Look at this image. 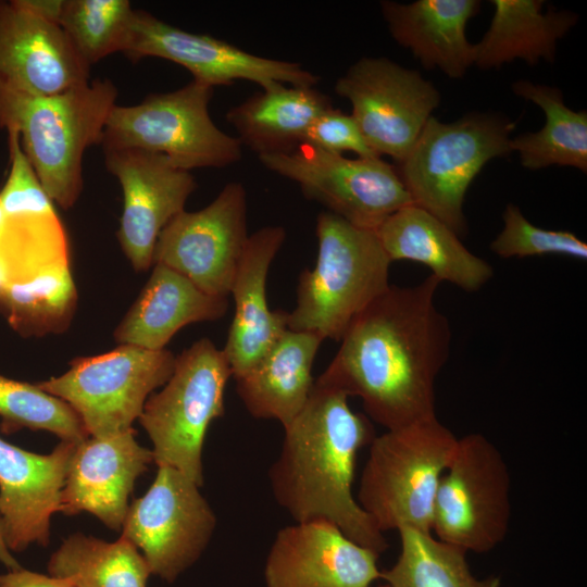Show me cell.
I'll use <instances>...</instances> for the list:
<instances>
[{"instance_id":"3957f363","label":"cell","mask_w":587,"mask_h":587,"mask_svg":"<svg viewBox=\"0 0 587 587\" xmlns=\"http://www.w3.org/2000/svg\"><path fill=\"white\" fill-rule=\"evenodd\" d=\"M117 89L93 79L52 95H35L0 85V128L15 132L41 186L62 209L83 190L85 151L100 145Z\"/></svg>"},{"instance_id":"f35d334b","label":"cell","mask_w":587,"mask_h":587,"mask_svg":"<svg viewBox=\"0 0 587 587\" xmlns=\"http://www.w3.org/2000/svg\"><path fill=\"white\" fill-rule=\"evenodd\" d=\"M0 563L3 564L8 571L18 570L22 566L13 557L12 552L9 550L2 533L1 520H0Z\"/></svg>"},{"instance_id":"1f68e13d","label":"cell","mask_w":587,"mask_h":587,"mask_svg":"<svg viewBox=\"0 0 587 587\" xmlns=\"http://www.w3.org/2000/svg\"><path fill=\"white\" fill-rule=\"evenodd\" d=\"M401 549L395 564L382 572L389 587H500L498 576L476 577L464 550L438 540L432 533L398 530Z\"/></svg>"},{"instance_id":"52a82bcc","label":"cell","mask_w":587,"mask_h":587,"mask_svg":"<svg viewBox=\"0 0 587 587\" xmlns=\"http://www.w3.org/2000/svg\"><path fill=\"white\" fill-rule=\"evenodd\" d=\"M212 96L213 87L192 79L176 90L150 93L135 105L115 104L100 146L103 152L141 149L160 153L188 172L235 164L242 158V146L212 121Z\"/></svg>"},{"instance_id":"8d00e7d4","label":"cell","mask_w":587,"mask_h":587,"mask_svg":"<svg viewBox=\"0 0 587 587\" xmlns=\"http://www.w3.org/2000/svg\"><path fill=\"white\" fill-rule=\"evenodd\" d=\"M302 145L337 154L353 152L359 158L379 157L366 142L352 115L334 107L313 121Z\"/></svg>"},{"instance_id":"484cf974","label":"cell","mask_w":587,"mask_h":587,"mask_svg":"<svg viewBox=\"0 0 587 587\" xmlns=\"http://www.w3.org/2000/svg\"><path fill=\"white\" fill-rule=\"evenodd\" d=\"M494 14L479 42L474 43V65L499 68L515 60L534 66L539 61L553 63L558 41L577 23L576 13L544 11L542 0H491Z\"/></svg>"},{"instance_id":"d590c367","label":"cell","mask_w":587,"mask_h":587,"mask_svg":"<svg viewBox=\"0 0 587 587\" xmlns=\"http://www.w3.org/2000/svg\"><path fill=\"white\" fill-rule=\"evenodd\" d=\"M10 168L0 190V204L5 214H43L55 211L54 203L41 186L26 158L15 132L9 130Z\"/></svg>"},{"instance_id":"5bb4252c","label":"cell","mask_w":587,"mask_h":587,"mask_svg":"<svg viewBox=\"0 0 587 587\" xmlns=\"http://www.w3.org/2000/svg\"><path fill=\"white\" fill-rule=\"evenodd\" d=\"M123 53L136 62L153 57L188 70L214 88L248 80L261 89L280 85L315 87L320 77L299 63L252 54L225 40L175 27L143 10H134Z\"/></svg>"},{"instance_id":"83f0119b","label":"cell","mask_w":587,"mask_h":587,"mask_svg":"<svg viewBox=\"0 0 587 587\" xmlns=\"http://www.w3.org/2000/svg\"><path fill=\"white\" fill-rule=\"evenodd\" d=\"M517 97L539 107L546 117L537 132L512 137L511 152L530 171L552 165L587 172V111H574L564 103L562 91L552 86L520 79L512 84Z\"/></svg>"},{"instance_id":"9c48e42d","label":"cell","mask_w":587,"mask_h":587,"mask_svg":"<svg viewBox=\"0 0 587 587\" xmlns=\"http://www.w3.org/2000/svg\"><path fill=\"white\" fill-rule=\"evenodd\" d=\"M176 357L170 350L132 345L77 358L60 376L36 385L66 402L92 437L129 430L147 399L171 377Z\"/></svg>"},{"instance_id":"603a6c76","label":"cell","mask_w":587,"mask_h":587,"mask_svg":"<svg viewBox=\"0 0 587 587\" xmlns=\"http://www.w3.org/2000/svg\"><path fill=\"white\" fill-rule=\"evenodd\" d=\"M152 266L145 287L114 332L120 345L163 350L184 326L226 314L228 297L209 295L163 264Z\"/></svg>"},{"instance_id":"4dcf8cb0","label":"cell","mask_w":587,"mask_h":587,"mask_svg":"<svg viewBox=\"0 0 587 587\" xmlns=\"http://www.w3.org/2000/svg\"><path fill=\"white\" fill-rule=\"evenodd\" d=\"M4 212V211H3ZM68 241L57 211L9 215L0 222V267L8 284L70 265Z\"/></svg>"},{"instance_id":"277c9868","label":"cell","mask_w":587,"mask_h":587,"mask_svg":"<svg viewBox=\"0 0 587 587\" xmlns=\"http://www.w3.org/2000/svg\"><path fill=\"white\" fill-rule=\"evenodd\" d=\"M317 255L304 270L288 329L340 340L353 319L389 287L390 259L375 230L324 211L316 218Z\"/></svg>"},{"instance_id":"7402d4cb","label":"cell","mask_w":587,"mask_h":587,"mask_svg":"<svg viewBox=\"0 0 587 587\" xmlns=\"http://www.w3.org/2000/svg\"><path fill=\"white\" fill-rule=\"evenodd\" d=\"M480 5L478 0H384L380 10L394 40L424 68L459 79L474 65L475 49L466 37V25Z\"/></svg>"},{"instance_id":"ffe728a7","label":"cell","mask_w":587,"mask_h":587,"mask_svg":"<svg viewBox=\"0 0 587 587\" xmlns=\"http://www.w3.org/2000/svg\"><path fill=\"white\" fill-rule=\"evenodd\" d=\"M134 428L109 437L89 436L76 445L61 492L59 512H87L121 530L137 478L153 462Z\"/></svg>"},{"instance_id":"f1b7e54d","label":"cell","mask_w":587,"mask_h":587,"mask_svg":"<svg viewBox=\"0 0 587 587\" xmlns=\"http://www.w3.org/2000/svg\"><path fill=\"white\" fill-rule=\"evenodd\" d=\"M48 574L74 587H147L150 569L127 539L113 542L75 533L51 554Z\"/></svg>"},{"instance_id":"74e56055","label":"cell","mask_w":587,"mask_h":587,"mask_svg":"<svg viewBox=\"0 0 587 587\" xmlns=\"http://www.w3.org/2000/svg\"><path fill=\"white\" fill-rule=\"evenodd\" d=\"M0 587H74L68 582L23 567L0 574Z\"/></svg>"},{"instance_id":"8fae6325","label":"cell","mask_w":587,"mask_h":587,"mask_svg":"<svg viewBox=\"0 0 587 587\" xmlns=\"http://www.w3.org/2000/svg\"><path fill=\"white\" fill-rule=\"evenodd\" d=\"M259 161L357 227L376 230L392 213L413 204L397 166L380 157L351 159L300 145L289 152L260 155Z\"/></svg>"},{"instance_id":"f546056e","label":"cell","mask_w":587,"mask_h":587,"mask_svg":"<svg viewBox=\"0 0 587 587\" xmlns=\"http://www.w3.org/2000/svg\"><path fill=\"white\" fill-rule=\"evenodd\" d=\"M77 291L70 265L32 280L7 284L0 292V314L22 337L60 334L71 324Z\"/></svg>"},{"instance_id":"44dd1931","label":"cell","mask_w":587,"mask_h":587,"mask_svg":"<svg viewBox=\"0 0 587 587\" xmlns=\"http://www.w3.org/2000/svg\"><path fill=\"white\" fill-rule=\"evenodd\" d=\"M285 238L282 226H266L248 237L230 289L235 313L222 349L234 378L253 367L288 329V312L272 311L266 299L268 270Z\"/></svg>"},{"instance_id":"5b68a950","label":"cell","mask_w":587,"mask_h":587,"mask_svg":"<svg viewBox=\"0 0 587 587\" xmlns=\"http://www.w3.org/2000/svg\"><path fill=\"white\" fill-rule=\"evenodd\" d=\"M457 442L437 415L375 436L357 501L382 533H432L436 491Z\"/></svg>"},{"instance_id":"4316f807","label":"cell","mask_w":587,"mask_h":587,"mask_svg":"<svg viewBox=\"0 0 587 587\" xmlns=\"http://www.w3.org/2000/svg\"><path fill=\"white\" fill-rule=\"evenodd\" d=\"M332 107L330 98L315 87L280 85L261 89L230 108L226 120L241 146L260 157L302 145L313 121Z\"/></svg>"},{"instance_id":"cb8c5ba5","label":"cell","mask_w":587,"mask_h":587,"mask_svg":"<svg viewBox=\"0 0 587 587\" xmlns=\"http://www.w3.org/2000/svg\"><path fill=\"white\" fill-rule=\"evenodd\" d=\"M390 261L424 264L440 282L474 292L494 276L491 265L472 253L449 226L426 210L407 205L375 230Z\"/></svg>"},{"instance_id":"ba28073f","label":"cell","mask_w":587,"mask_h":587,"mask_svg":"<svg viewBox=\"0 0 587 587\" xmlns=\"http://www.w3.org/2000/svg\"><path fill=\"white\" fill-rule=\"evenodd\" d=\"M232 376L222 349L201 338L176 357L174 371L138 419L152 442L153 463L203 485L202 450L210 424L225 413Z\"/></svg>"},{"instance_id":"7a4b0ae2","label":"cell","mask_w":587,"mask_h":587,"mask_svg":"<svg viewBox=\"0 0 587 587\" xmlns=\"http://www.w3.org/2000/svg\"><path fill=\"white\" fill-rule=\"evenodd\" d=\"M348 399L338 389L314 383L304 408L284 427L270 485L295 522L332 523L380 555L388 542L352 490L358 454L376 434L371 420L352 411Z\"/></svg>"},{"instance_id":"7c38bea8","label":"cell","mask_w":587,"mask_h":587,"mask_svg":"<svg viewBox=\"0 0 587 587\" xmlns=\"http://www.w3.org/2000/svg\"><path fill=\"white\" fill-rule=\"evenodd\" d=\"M216 524L197 483L158 466L147 492L129 504L121 536L140 551L151 575L172 584L203 554Z\"/></svg>"},{"instance_id":"e575fe53","label":"cell","mask_w":587,"mask_h":587,"mask_svg":"<svg viewBox=\"0 0 587 587\" xmlns=\"http://www.w3.org/2000/svg\"><path fill=\"white\" fill-rule=\"evenodd\" d=\"M502 221L501 232L490 243V250L500 258L557 254L587 260V245L574 233L538 227L513 203L505 207Z\"/></svg>"},{"instance_id":"d6986e66","label":"cell","mask_w":587,"mask_h":587,"mask_svg":"<svg viewBox=\"0 0 587 587\" xmlns=\"http://www.w3.org/2000/svg\"><path fill=\"white\" fill-rule=\"evenodd\" d=\"M76 445L61 441L39 454L0 437V520L11 552L49 545L51 517L59 512Z\"/></svg>"},{"instance_id":"b9f144b4","label":"cell","mask_w":587,"mask_h":587,"mask_svg":"<svg viewBox=\"0 0 587 587\" xmlns=\"http://www.w3.org/2000/svg\"><path fill=\"white\" fill-rule=\"evenodd\" d=\"M376 587H389L387 584H383V585H379V586H376Z\"/></svg>"},{"instance_id":"4fadbf2b","label":"cell","mask_w":587,"mask_h":587,"mask_svg":"<svg viewBox=\"0 0 587 587\" xmlns=\"http://www.w3.org/2000/svg\"><path fill=\"white\" fill-rule=\"evenodd\" d=\"M372 150L400 163L409 153L441 96L420 72L385 57H362L335 83Z\"/></svg>"},{"instance_id":"6da1fadb","label":"cell","mask_w":587,"mask_h":587,"mask_svg":"<svg viewBox=\"0 0 587 587\" xmlns=\"http://www.w3.org/2000/svg\"><path fill=\"white\" fill-rule=\"evenodd\" d=\"M440 283L430 274L414 286L390 285L353 319L315 383L359 397L386 430L436 416L435 384L452 339L435 302Z\"/></svg>"},{"instance_id":"ac0fdd59","label":"cell","mask_w":587,"mask_h":587,"mask_svg":"<svg viewBox=\"0 0 587 587\" xmlns=\"http://www.w3.org/2000/svg\"><path fill=\"white\" fill-rule=\"evenodd\" d=\"M90 66L62 28L24 0H0V85L58 93L90 80Z\"/></svg>"},{"instance_id":"60d3db41","label":"cell","mask_w":587,"mask_h":587,"mask_svg":"<svg viewBox=\"0 0 587 587\" xmlns=\"http://www.w3.org/2000/svg\"><path fill=\"white\" fill-rule=\"evenodd\" d=\"M3 215H4V212H3L2 208H1V204H0V222H1L2 217H3Z\"/></svg>"},{"instance_id":"e0dca14e","label":"cell","mask_w":587,"mask_h":587,"mask_svg":"<svg viewBox=\"0 0 587 587\" xmlns=\"http://www.w3.org/2000/svg\"><path fill=\"white\" fill-rule=\"evenodd\" d=\"M378 554L324 521L279 529L264 565L265 587H371Z\"/></svg>"},{"instance_id":"ab89813d","label":"cell","mask_w":587,"mask_h":587,"mask_svg":"<svg viewBox=\"0 0 587 587\" xmlns=\"http://www.w3.org/2000/svg\"><path fill=\"white\" fill-rule=\"evenodd\" d=\"M8 284L7 282V278H5V275L2 271V268L0 267V292L2 291V289L4 288V286Z\"/></svg>"},{"instance_id":"836d02e7","label":"cell","mask_w":587,"mask_h":587,"mask_svg":"<svg viewBox=\"0 0 587 587\" xmlns=\"http://www.w3.org/2000/svg\"><path fill=\"white\" fill-rule=\"evenodd\" d=\"M0 428L15 433L22 428L47 430L61 441L79 444L89 437L76 412L63 400L36 384L0 374Z\"/></svg>"},{"instance_id":"8992f818","label":"cell","mask_w":587,"mask_h":587,"mask_svg":"<svg viewBox=\"0 0 587 587\" xmlns=\"http://www.w3.org/2000/svg\"><path fill=\"white\" fill-rule=\"evenodd\" d=\"M514 127L494 113L471 112L451 123L432 116L397 166L413 204L464 235L466 191L489 161L512 153Z\"/></svg>"},{"instance_id":"2e32d148","label":"cell","mask_w":587,"mask_h":587,"mask_svg":"<svg viewBox=\"0 0 587 587\" xmlns=\"http://www.w3.org/2000/svg\"><path fill=\"white\" fill-rule=\"evenodd\" d=\"M104 163L123 190L118 242L133 267L147 271L160 233L185 210L196 180L163 154L141 149L105 151Z\"/></svg>"},{"instance_id":"30bf717a","label":"cell","mask_w":587,"mask_h":587,"mask_svg":"<svg viewBox=\"0 0 587 587\" xmlns=\"http://www.w3.org/2000/svg\"><path fill=\"white\" fill-rule=\"evenodd\" d=\"M510 488L509 467L494 442L480 433L458 438L436 491L432 534L465 552L495 549L509 532Z\"/></svg>"},{"instance_id":"d4e9b609","label":"cell","mask_w":587,"mask_h":587,"mask_svg":"<svg viewBox=\"0 0 587 587\" xmlns=\"http://www.w3.org/2000/svg\"><path fill=\"white\" fill-rule=\"evenodd\" d=\"M322 342L313 333L287 329L253 367L235 378L247 411L286 427L313 390L312 367Z\"/></svg>"},{"instance_id":"9a60e30c","label":"cell","mask_w":587,"mask_h":587,"mask_svg":"<svg viewBox=\"0 0 587 587\" xmlns=\"http://www.w3.org/2000/svg\"><path fill=\"white\" fill-rule=\"evenodd\" d=\"M247 193L229 183L199 211H182L160 233L153 264L182 274L202 291L228 297L247 240Z\"/></svg>"},{"instance_id":"d6a6232c","label":"cell","mask_w":587,"mask_h":587,"mask_svg":"<svg viewBox=\"0 0 587 587\" xmlns=\"http://www.w3.org/2000/svg\"><path fill=\"white\" fill-rule=\"evenodd\" d=\"M133 14L128 0H63L58 25L91 67L123 51Z\"/></svg>"}]
</instances>
